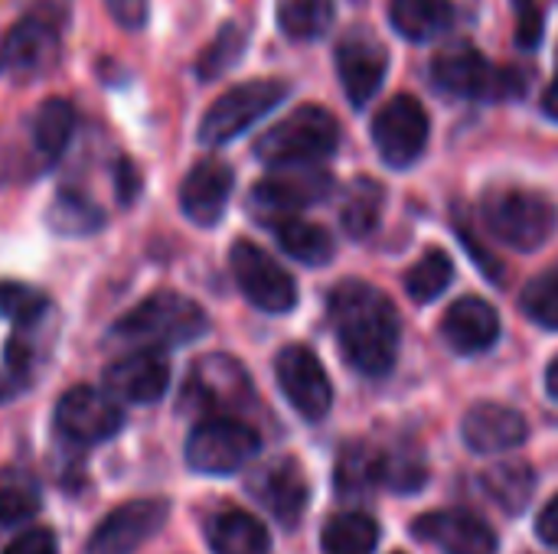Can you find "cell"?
<instances>
[{
	"instance_id": "obj_32",
	"label": "cell",
	"mask_w": 558,
	"mask_h": 554,
	"mask_svg": "<svg viewBox=\"0 0 558 554\" xmlns=\"http://www.w3.org/2000/svg\"><path fill=\"white\" fill-rule=\"evenodd\" d=\"M278 29L294 42L320 39L333 23V0H278Z\"/></svg>"
},
{
	"instance_id": "obj_18",
	"label": "cell",
	"mask_w": 558,
	"mask_h": 554,
	"mask_svg": "<svg viewBox=\"0 0 558 554\" xmlns=\"http://www.w3.org/2000/svg\"><path fill=\"white\" fill-rule=\"evenodd\" d=\"M248 490L284 529H294L304 519V509H307V500H311V487H307L304 470L294 460L281 457V460L265 464L252 477Z\"/></svg>"
},
{
	"instance_id": "obj_7",
	"label": "cell",
	"mask_w": 558,
	"mask_h": 554,
	"mask_svg": "<svg viewBox=\"0 0 558 554\" xmlns=\"http://www.w3.org/2000/svg\"><path fill=\"white\" fill-rule=\"evenodd\" d=\"M288 91L291 88L281 78H252V82L232 85L203 114V121H199V144L222 147V144L242 137L252 124H258L265 114H271L288 98Z\"/></svg>"
},
{
	"instance_id": "obj_34",
	"label": "cell",
	"mask_w": 558,
	"mask_h": 554,
	"mask_svg": "<svg viewBox=\"0 0 558 554\" xmlns=\"http://www.w3.org/2000/svg\"><path fill=\"white\" fill-rule=\"evenodd\" d=\"M451 278H454V264H451L448 251L432 248V251H425V255L409 268V274H405V291H409V297H412L415 304H428V300H435V297L445 294V287L451 284Z\"/></svg>"
},
{
	"instance_id": "obj_14",
	"label": "cell",
	"mask_w": 558,
	"mask_h": 554,
	"mask_svg": "<svg viewBox=\"0 0 558 554\" xmlns=\"http://www.w3.org/2000/svg\"><path fill=\"white\" fill-rule=\"evenodd\" d=\"M275 379L281 395L288 398V405L307 418V421H320L330 405H333V385L320 366V359L314 356V349L307 346H284L275 359Z\"/></svg>"
},
{
	"instance_id": "obj_4",
	"label": "cell",
	"mask_w": 558,
	"mask_h": 554,
	"mask_svg": "<svg viewBox=\"0 0 558 554\" xmlns=\"http://www.w3.org/2000/svg\"><path fill=\"white\" fill-rule=\"evenodd\" d=\"M340 144L337 118L320 104H301L255 140V157L271 170L320 167Z\"/></svg>"
},
{
	"instance_id": "obj_8",
	"label": "cell",
	"mask_w": 558,
	"mask_h": 554,
	"mask_svg": "<svg viewBox=\"0 0 558 554\" xmlns=\"http://www.w3.org/2000/svg\"><path fill=\"white\" fill-rule=\"evenodd\" d=\"M262 438L252 424L235 418H203L186 438V464L203 477L239 473L258 454Z\"/></svg>"
},
{
	"instance_id": "obj_28",
	"label": "cell",
	"mask_w": 558,
	"mask_h": 554,
	"mask_svg": "<svg viewBox=\"0 0 558 554\" xmlns=\"http://www.w3.org/2000/svg\"><path fill=\"white\" fill-rule=\"evenodd\" d=\"M383 539V529L366 513H340L324 526L320 552L324 554H373Z\"/></svg>"
},
{
	"instance_id": "obj_13",
	"label": "cell",
	"mask_w": 558,
	"mask_h": 554,
	"mask_svg": "<svg viewBox=\"0 0 558 554\" xmlns=\"http://www.w3.org/2000/svg\"><path fill=\"white\" fill-rule=\"evenodd\" d=\"M56 428L72 444H101L121 434L124 411L105 389L75 385L56 405Z\"/></svg>"
},
{
	"instance_id": "obj_22",
	"label": "cell",
	"mask_w": 558,
	"mask_h": 554,
	"mask_svg": "<svg viewBox=\"0 0 558 554\" xmlns=\"http://www.w3.org/2000/svg\"><path fill=\"white\" fill-rule=\"evenodd\" d=\"M441 336L458 356H477L500 340V317L487 300L461 297L448 307L441 320Z\"/></svg>"
},
{
	"instance_id": "obj_41",
	"label": "cell",
	"mask_w": 558,
	"mask_h": 554,
	"mask_svg": "<svg viewBox=\"0 0 558 554\" xmlns=\"http://www.w3.org/2000/svg\"><path fill=\"white\" fill-rule=\"evenodd\" d=\"M536 532H539V539H543L549 549H558V496H553V500L546 503V509L539 513Z\"/></svg>"
},
{
	"instance_id": "obj_2",
	"label": "cell",
	"mask_w": 558,
	"mask_h": 554,
	"mask_svg": "<svg viewBox=\"0 0 558 554\" xmlns=\"http://www.w3.org/2000/svg\"><path fill=\"white\" fill-rule=\"evenodd\" d=\"M206 330L209 320L196 300L173 291H157L111 327V340L134 353H163L199 340Z\"/></svg>"
},
{
	"instance_id": "obj_23",
	"label": "cell",
	"mask_w": 558,
	"mask_h": 554,
	"mask_svg": "<svg viewBox=\"0 0 558 554\" xmlns=\"http://www.w3.org/2000/svg\"><path fill=\"white\" fill-rule=\"evenodd\" d=\"M389 23L409 42H432L454 23L451 0H389Z\"/></svg>"
},
{
	"instance_id": "obj_44",
	"label": "cell",
	"mask_w": 558,
	"mask_h": 554,
	"mask_svg": "<svg viewBox=\"0 0 558 554\" xmlns=\"http://www.w3.org/2000/svg\"><path fill=\"white\" fill-rule=\"evenodd\" d=\"M399 554H402V552H399Z\"/></svg>"
},
{
	"instance_id": "obj_11",
	"label": "cell",
	"mask_w": 558,
	"mask_h": 554,
	"mask_svg": "<svg viewBox=\"0 0 558 554\" xmlns=\"http://www.w3.org/2000/svg\"><path fill=\"white\" fill-rule=\"evenodd\" d=\"M232 278L245 300L265 313H288L298 304V284L294 278L255 242H235L229 251Z\"/></svg>"
},
{
	"instance_id": "obj_1",
	"label": "cell",
	"mask_w": 558,
	"mask_h": 554,
	"mask_svg": "<svg viewBox=\"0 0 558 554\" xmlns=\"http://www.w3.org/2000/svg\"><path fill=\"white\" fill-rule=\"evenodd\" d=\"M330 323L347 362L363 376H389L399 356L396 304L366 281H340L330 291Z\"/></svg>"
},
{
	"instance_id": "obj_12",
	"label": "cell",
	"mask_w": 558,
	"mask_h": 554,
	"mask_svg": "<svg viewBox=\"0 0 558 554\" xmlns=\"http://www.w3.org/2000/svg\"><path fill=\"white\" fill-rule=\"evenodd\" d=\"M333 189V176L324 167H281L255 183L252 209L271 225L298 216L301 209L327 199Z\"/></svg>"
},
{
	"instance_id": "obj_27",
	"label": "cell",
	"mask_w": 558,
	"mask_h": 554,
	"mask_svg": "<svg viewBox=\"0 0 558 554\" xmlns=\"http://www.w3.org/2000/svg\"><path fill=\"white\" fill-rule=\"evenodd\" d=\"M484 490L504 513L520 516L536 493V470L523 460L497 464L484 473Z\"/></svg>"
},
{
	"instance_id": "obj_9",
	"label": "cell",
	"mask_w": 558,
	"mask_h": 554,
	"mask_svg": "<svg viewBox=\"0 0 558 554\" xmlns=\"http://www.w3.org/2000/svg\"><path fill=\"white\" fill-rule=\"evenodd\" d=\"M248 402H252V379L239 359L213 353L193 362L183 389V411L226 418L222 411H239Z\"/></svg>"
},
{
	"instance_id": "obj_35",
	"label": "cell",
	"mask_w": 558,
	"mask_h": 554,
	"mask_svg": "<svg viewBox=\"0 0 558 554\" xmlns=\"http://www.w3.org/2000/svg\"><path fill=\"white\" fill-rule=\"evenodd\" d=\"M0 317L16 327H36L49 320V297L20 281H0Z\"/></svg>"
},
{
	"instance_id": "obj_26",
	"label": "cell",
	"mask_w": 558,
	"mask_h": 554,
	"mask_svg": "<svg viewBox=\"0 0 558 554\" xmlns=\"http://www.w3.org/2000/svg\"><path fill=\"white\" fill-rule=\"evenodd\" d=\"M46 222L56 235L65 238H85L105 229V212L95 199H88L78 189H59L56 199L46 209Z\"/></svg>"
},
{
	"instance_id": "obj_3",
	"label": "cell",
	"mask_w": 558,
	"mask_h": 554,
	"mask_svg": "<svg viewBox=\"0 0 558 554\" xmlns=\"http://www.w3.org/2000/svg\"><path fill=\"white\" fill-rule=\"evenodd\" d=\"M69 0H23L20 16L0 36V72L36 78L62 56V33L69 26Z\"/></svg>"
},
{
	"instance_id": "obj_25",
	"label": "cell",
	"mask_w": 558,
	"mask_h": 554,
	"mask_svg": "<svg viewBox=\"0 0 558 554\" xmlns=\"http://www.w3.org/2000/svg\"><path fill=\"white\" fill-rule=\"evenodd\" d=\"M29 134H33V147L36 153L52 163L65 153L72 134H75V108L65 101V98H49L36 108L33 114V124H29Z\"/></svg>"
},
{
	"instance_id": "obj_21",
	"label": "cell",
	"mask_w": 558,
	"mask_h": 554,
	"mask_svg": "<svg viewBox=\"0 0 558 554\" xmlns=\"http://www.w3.org/2000/svg\"><path fill=\"white\" fill-rule=\"evenodd\" d=\"M526 418L517 408L481 402L464 415L461 438L474 454H507L526 441Z\"/></svg>"
},
{
	"instance_id": "obj_24",
	"label": "cell",
	"mask_w": 558,
	"mask_h": 554,
	"mask_svg": "<svg viewBox=\"0 0 558 554\" xmlns=\"http://www.w3.org/2000/svg\"><path fill=\"white\" fill-rule=\"evenodd\" d=\"M206 539L213 554H268L271 549L268 529L245 509H226L213 516L206 526Z\"/></svg>"
},
{
	"instance_id": "obj_37",
	"label": "cell",
	"mask_w": 558,
	"mask_h": 554,
	"mask_svg": "<svg viewBox=\"0 0 558 554\" xmlns=\"http://www.w3.org/2000/svg\"><path fill=\"white\" fill-rule=\"evenodd\" d=\"M520 307L533 323L558 330V268L543 271L539 278H533L526 284V291L520 297Z\"/></svg>"
},
{
	"instance_id": "obj_15",
	"label": "cell",
	"mask_w": 558,
	"mask_h": 554,
	"mask_svg": "<svg viewBox=\"0 0 558 554\" xmlns=\"http://www.w3.org/2000/svg\"><path fill=\"white\" fill-rule=\"evenodd\" d=\"M170 519L167 500H134L111 509L88 539L85 554H137Z\"/></svg>"
},
{
	"instance_id": "obj_29",
	"label": "cell",
	"mask_w": 558,
	"mask_h": 554,
	"mask_svg": "<svg viewBox=\"0 0 558 554\" xmlns=\"http://www.w3.org/2000/svg\"><path fill=\"white\" fill-rule=\"evenodd\" d=\"M275 235H278V245L301 264H327L333 258V238L324 225L317 222H307L301 216H291V219H281L275 222Z\"/></svg>"
},
{
	"instance_id": "obj_5",
	"label": "cell",
	"mask_w": 558,
	"mask_h": 554,
	"mask_svg": "<svg viewBox=\"0 0 558 554\" xmlns=\"http://www.w3.org/2000/svg\"><path fill=\"white\" fill-rule=\"evenodd\" d=\"M481 216L490 235L517 251L543 248L558 225V209L553 206V199L520 186L490 189L481 202Z\"/></svg>"
},
{
	"instance_id": "obj_19",
	"label": "cell",
	"mask_w": 558,
	"mask_h": 554,
	"mask_svg": "<svg viewBox=\"0 0 558 554\" xmlns=\"http://www.w3.org/2000/svg\"><path fill=\"white\" fill-rule=\"evenodd\" d=\"M232 186H235V173L229 163L222 160H199L183 186H180V209L190 222L196 225H216L229 206V196H232Z\"/></svg>"
},
{
	"instance_id": "obj_40",
	"label": "cell",
	"mask_w": 558,
	"mask_h": 554,
	"mask_svg": "<svg viewBox=\"0 0 558 554\" xmlns=\"http://www.w3.org/2000/svg\"><path fill=\"white\" fill-rule=\"evenodd\" d=\"M111 20L124 29H141L150 13V0H105Z\"/></svg>"
},
{
	"instance_id": "obj_42",
	"label": "cell",
	"mask_w": 558,
	"mask_h": 554,
	"mask_svg": "<svg viewBox=\"0 0 558 554\" xmlns=\"http://www.w3.org/2000/svg\"><path fill=\"white\" fill-rule=\"evenodd\" d=\"M543 108H546V114L558 121V75L553 78V85L546 88V95H543Z\"/></svg>"
},
{
	"instance_id": "obj_20",
	"label": "cell",
	"mask_w": 558,
	"mask_h": 554,
	"mask_svg": "<svg viewBox=\"0 0 558 554\" xmlns=\"http://www.w3.org/2000/svg\"><path fill=\"white\" fill-rule=\"evenodd\" d=\"M170 385V366L163 353H131L105 372V392L121 405H150L163 398Z\"/></svg>"
},
{
	"instance_id": "obj_16",
	"label": "cell",
	"mask_w": 558,
	"mask_h": 554,
	"mask_svg": "<svg viewBox=\"0 0 558 554\" xmlns=\"http://www.w3.org/2000/svg\"><path fill=\"white\" fill-rule=\"evenodd\" d=\"M389 49L369 29H350L337 42V75L353 108H366L386 82Z\"/></svg>"
},
{
	"instance_id": "obj_30",
	"label": "cell",
	"mask_w": 558,
	"mask_h": 554,
	"mask_svg": "<svg viewBox=\"0 0 558 554\" xmlns=\"http://www.w3.org/2000/svg\"><path fill=\"white\" fill-rule=\"evenodd\" d=\"M383 206H386V189L383 183L369 180V176H360L350 183L347 189V199H343V209H340V225L350 238L363 242L383 219Z\"/></svg>"
},
{
	"instance_id": "obj_31",
	"label": "cell",
	"mask_w": 558,
	"mask_h": 554,
	"mask_svg": "<svg viewBox=\"0 0 558 554\" xmlns=\"http://www.w3.org/2000/svg\"><path fill=\"white\" fill-rule=\"evenodd\" d=\"M43 506V493L33 473L26 470H3L0 473V532L29 522Z\"/></svg>"
},
{
	"instance_id": "obj_6",
	"label": "cell",
	"mask_w": 558,
	"mask_h": 554,
	"mask_svg": "<svg viewBox=\"0 0 558 554\" xmlns=\"http://www.w3.org/2000/svg\"><path fill=\"white\" fill-rule=\"evenodd\" d=\"M432 82L441 95L448 98H507V95H520L523 82L517 72H504L497 69L481 49L468 46V42H454L445 46L435 59H432Z\"/></svg>"
},
{
	"instance_id": "obj_10",
	"label": "cell",
	"mask_w": 558,
	"mask_h": 554,
	"mask_svg": "<svg viewBox=\"0 0 558 554\" xmlns=\"http://www.w3.org/2000/svg\"><path fill=\"white\" fill-rule=\"evenodd\" d=\"M428 137H432V121L415 95L389 98L373 118V144L379 157L396 170L412 167L425 153Z\"/></svg>"
},
{
	"instance_id": "obj_43",
	"label": "cell",
	"mask_w": 558,
	"mask_h": 554,
	"mask_svg": "<svg viewBox=\"0 0 558 554\" xmlns=\"http://www.w3.org/2000/svg\"><path fill=\"white\" fill-rule=\"evenodd\" d=\"M546 389H549L553 398H558V359H553V366H549V372H546Z\"/></svg>"
},
{
	"instance_id": "obj_17",
	"label": "cell",
	"mask_w": 558,
	"mask_h": 554,
	"mask_svg": "<svg viewBox=\"0 0 558 554\" xmlns=\"http://www.w3.org/2000/svg\"><path fill=\"white\" fill-rule=\"evenodd\" d=\"M415 539L441 554H497L494 529L468 509H438L415 519Z\"/></svg>"
},
{
	"instance_id": "obj_33",
	"label": "cell",
	"mask_w": 558,
	"mask_h": 554,
	"mask_svg": "<svg viewBox=\"0 0 558 554\" xmlns=\"http://www.w3.org/2000/svg\"><path fill=\"white\" fill-rule=\"evenodd\" d=\"M386 480V454L366 444H353L340 454L337 464V487L340 493H366Z\"/></svg>"
},
{
	"instance_id": "obj_39",
	"label": "cell",
	"mask_w": 558,
	"mask_h": 554,
	"mask_svg": "<svg viewBox=\"0 0 558 554\" xmlns=\"http://www.w3.org/2000/svg\"><path fill=\"white\" fill-rule=\"evenodd\" d=\"M3 554H59V542L49 529H26L3 549Z\"/></svg>"
},
{
	"instance_id": "obj_38",
	"label": "cell",
	"mask_w": 558,
	"mask_h": 554,
	"mask_svg": "<svg viewBox=\"0 0 558 554\" xmlns=\"http://www.w3.org/2000/svg\"><path fill=\"white\" fill-rule=\"evenodd\" d=\"M513 3V13H517V42L523 49H536L539 39H543V10L536 0H510Z\"/></svg>"
},
{
	"instance_id": "obj_36",
	"label": "cell",
	"mask_w": 558,
	"mask_h": 554,
	"mask_svg": "<svg viewBox=\"0 0 558 554\" xmlns=\"http://www.w3.org/2000/svg\"><path fill=\"white\" fill-rule=\"evenodd\" d=\"M245 52V29L239 23H226L216 39L203 49V56L196 59V75L199 78H219L222 72H229Z\"/></svg>"
}]
</instances>
